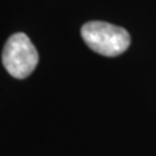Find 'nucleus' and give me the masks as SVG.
Here are the masks:
<instances>
[{
	"instance_id": "2",
	"label": "nucleus",
	"mask_w": 156,
	"mask_h": 156,
	"mask_svg": "<svg viewBox=\"0 0 156 156\" xmlns=\"http://www.w3.org/2000/svg\"><path fill=\"white\" fill-rule=\"evenodd\" d=\"M3 65L14 78L22 80L30 76L38 65L39 56L30 38L23 33L9 37L3 50Z\"/></svg>"
},
{
	"instance_id": "1",
	"label": "nucleus",
	"mask_w": 156,
	"mask_h": 156,
	"mask_svg": "<svg viewBox=\"0 0 156 156\" xmlns=\"http://www.w3.org/2000/svg\"><path fill=\"white\" fill-rule=\"evenodd\" d=\"M81 35L87 47L107 57L124 53L130 46V34L124 27L104 21H91L81 27Z\"/></svg>"
}]
</instances>
